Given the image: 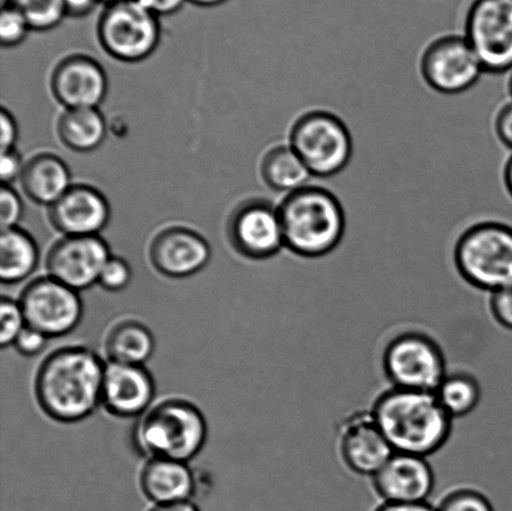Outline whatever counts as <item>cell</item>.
Returning <instances> with one entry per match:
<instances>
[{"mask_svg":"<svg viewBox=\"0 0 512 511\" xmlns=\"http://www.w3.org/2000/svg\"><path fill=\"white\" fill-rule=\"evenodd\" d=\"M383 368L391 387L435 393L448 367L440 345L428 334L405 332L391 339L384 350Z\"/></svg>","mask_w":512,"mask_h":511,"instance_id":"ba28073f","label":"cell"},{"mask_svg":"<svg viewBox=\"0 0 512 511\" xmlns=\"http://www.w3.org/2000/svg\"><path fill=\"white\" fill-rule=\"evenodd\" d=\"M160 37L159 17L138 0L108 4L100 15L99 43L120 62H143L158 48Z\"/></svg>","mask_w":512,"mask_h":511,"instance_id":"52a82bcc","label":"cell"},{"mask_svg":"<svg viewBox=\"0 0 512 511\" xmlns=\"http://www.w3.org/2000/svg\"><path fill=\"white\" fill-rule=\"evenodd\" d=\"M24 204L20 195L10 187L3 185L0 192V224L2 230L17 228L20 220L23 219Z\"/></svg>","mask_w":512,"mask_h":511,"instance_id":"1f68e13d","label":"cell"},{"mask_svg":"<svg viewBox=\"0 0 512 511\" xmlns=\"http://www.w3.org/2000/svg\"><path fill=\"white\" fill-rule=\"evenodd\" d=\"M150 262L164 277L184 279L202 272L212 259L207 239L185 227H170L154 238Z\"/></svg>","mask_w":512,"mask_h":511,"instance_id":"e0dca14e","label":"cell"},{"mask_svg":"<svg viewBox=\"0 0 512 511\" xmlns=\"http://www.w3.org/2000/svg\"><path fill=\"white\" fill-rule=\"evenodd\" d=\"M371 484L383 503H425L435 489V474L428 458L394 453Z\"/></svg>","mask_w":512,"mask_h":511,"instance_id":"9a60e30c","label":"cell"},{"mask_svg":"<svg viewBox=\"0 0 512 511\" xmlns=\"http://www.w3.org/2000/svg\"><path fill=\"white\" fill-rule=\"evenodd\" d=\"M490 310L496 324L512 333V285L490 294Z\"/></svg>","mask_w":512,"mask_h":511,"instance_id":"d6a6232c","label":"cell"},{"mask_svg":"<svg viewBox=\"0 0 512 511\" xmlns=\"http://www.w3.org/2000/svg\"><path fill=\"white\" fill-rule=\"evenodd\" d=\"M0 123H2V153L15 149L18 140V124L15 122L13 114L7 108L2 109L0 113Z\"/></svg>","mask_w":512,"mask_h":511,"instance_id":"8d00e7d4","label":"cell"},{"mask_svg":"<svg viewBox=\"0 0 512 511\" xmlns=\"http://www.w3.org/2000/svg\"><path fill=\"white\" fill-rule=\"evenodd\" d=\"M110 257L109 245L99 235L63 237L50 248L45 264L50 277L82 292L98 284Z\"/></svg>","mask_w":512,"mask_h":511,"instance_id":"5bb4252c","label":"cell"},{"mask_svg":"<svg viewBox=\"0 0 512 511\" xmlns=\"http://www.w3.org/2000/svg\"><path fill=\"white\" fill-rule=\"evenodd\" d=\"M149 511H200L197 504H194L192 500L190 502L165 504V505H154Z\"/></svg>","mask_w":512,"mask_h":511,"instance_id":"60d3db41","label":"cell"},{"mask_svg":"<svg viewBox=\"0 0 512 511\" xmlns=\"http://www.w3.org/2000/svg\"><path fill=\"white\" fill-rule=\"evenodd\" d=\"M495 133L500 142L512 152V100L504 105L496 115Z\"/></svg>","mask_w":512,"mask_h":511,"instance_id":"d590c367","label":"cell"},{"mask_svg":"<svg viewBox=\"0 0 512 511\" xmlns=\"http://www.w3.org/2000/svg\"><path fill=\"white\" fill-rule=\"evenodd\" d=\"M30 29L27 20L13 4L2 8L0 13V44L3 48H13L22 44Z\"/></svg>","mask_w":512,"mask_h":511,"instance_id":"f546056e","label":"cell"},{"mask_svg":"<svg viewBox=\"0 0 512 511\" xmlns=\"http://www.w3.org/2000/svg\"><path fill=\"white\" fill-rule=\"evenodd\" d=\"M138 2L157 17H163V15L177 13L188 0H138Z\"/></svg>","mask_w":512,"mask_h":511,"instance_id":"74e56055","label":"cell"},{"mask_svg":"<svg viewBox=\"0 0 512 511\" xmlns=\"http://www.w3.org/2000/svg\"><path fill=\"white\" fill-rule=\"evenodd\" d=\"M58 134L65 147L90 153L107 137V122L98 108L67 109L59 119Z\"/></svg>","mask_w":512,"mask_h":511,"instance_id":"cb8c5ba5","label":"cell"},{"mask_svg":"<svg viewBox=\"0 0 512 511\" xmlns=\"http://www.w3.org/2000/svg\"><path fill=\"white\" fill-rule=\"evenodd\" d=\"M79 293L50 275L33 280L19 298L27 325L50 339L72 333L84 314Z\"/></svg>","mask_w":512,"mask_h":511,"instance_id":"30bf717a","label":"cell"},{"mask_svg":"<svg viewBox=\"0 0 512 511\" xmlns=\"http://www.w3.org/2000/svg\"><path fill=\"white\" fill-rule=\"evenodd\" d=\"M49 339L48 335L27 325L15 340L13 347L23 357L34 358L47 348Z\"/></svg>","mask_w":512,"mask_h":511,"instance_id":"836d02e7","label":"cell"},{"mask_svg":"<svg viewBox=\"0 0 512 511\" xmlns=\"http://www.w3.org/2000/svg\"><path fill=\"white\" fill-rule=\"evenodd\" d=\"M438 511H495L493 503L479 490L460 488L445 495Z\"/></svg>","mask_w":512,"mask_h":511,"instance_id":"f1b7e54d","label":"cell"},{"mask_svg":"<svg viewBox=\"0 0 512 511\" xmlns=\"http://www.w3.org/2000/svg\"><path fill=\"white\" fill-rule=\"evenodd\" d=\"M105 367L94 350L82 345L54 350L39 365L34 380L42 412L64 424L88 419L102 405Z\"/></svg>","mask_w":512,"mask_h":511,"instance_id":"6da1fadb","label":"cell"},{"mask_svg":"<svg viewBox=\"0 0 512 511\" xmlns=\"http://www.w3.org/2000/svg\"><path fill=\"white\" fill-rule=\"evenodd\" d=\"M435 394L446 413L458 419L468 417L479 407L483 390L473 374L453 372L446 374Z\"/></svg>","mask_w":512,"mask_h":511,"instance_id":"484cf974","label":"cell"},{"mask_svg":"<svg viewBox=\"0 0 512 511\" xmlns=\"http://www.w3.org/2000/svg\"><path fill=\"white\" fill-rule=\"evenodd\" d=\"M112 210L105 195L87 184H73L49 207V220L64 237L99 235L107 227Z\"/></svg>","mask_w":512,"mask_h":511,"instance_id":"d6986e66","label":"cell"},{"mask_svg":"<svg viewBox=\"0 0 512 511\" xmlns=\"http://www.w3.org/2000/svg\"><path fill=\"white\" fill-rule=\"evenodd\" d=\"M155 380L145 365L107 363L102 407L117 418L138 419L154 404Z\"/></svg>","mask_w":512,"mask_h":511,"instance_id":"2e32d148","label":"cell"},{"mask_svg":"<svg viewBox=\"0 0 512 511\" xmlns=\"http://www.w3.org/2000/svg\"><path fill=\"white\" fill-rule=\"evenodd\" d=\"M371 410L396 453L428 458L444 448L453 432L454 419L435 393L391 387Z\"/></svg>","mask_w":512,"mask_h":511,"instance_id":"7a4b0ae2","label":"cell"},{"mask_svg":"<svg viewBox=\"0 0 512 511\" xmlns=\"http://www.w3.org/2000/svg\"><path fill=\"white\" fill-rule=\"evenodd\" d=\"M100 0H63L67 15L73 18H82L92 13Z\"/></svg>","mask_w":512,"mask_h":511,"instance_id":"f35d334b","label":"cell"},{"mask_svg":"<svg viewBox=\"0 0 512 511\" xmlns=\"http://www.w3.org/2000/svg\"><path fill=\"white\" fill-rule=\"evenodd\" d=\"M504 183L506 189H508V192L512 197V154L511 157L508 159V162H506L505 164Z\"/></svg>","mask_w":512,"mask_h":511,"instance_id":"b9f144b4","label":"cell"},{"mask_svg":"<svg viewBox=\"0 0 512 511\" xmlns=\"http://www.w3.org/2000/svg\"><path fill=\"white\" fill-rule=\"evenodd\" d=\"M25 164L17 150H8L2 153L0 159V177H2L3 185H10L15 180L22 178Z\"/></svg>","mask_w":512,"mask_h":511,"instance_id":"e575fe53","label":"cell"},{"mask_svg":"<svg viewBox=\"0 0 512 511\" xmlns=\"http://www.w3.org/2000/svg\"><path fill=\"white\" fill-rule=\"evenodd\" d=\"M509 93L511 95V100H512V70L510 72V79H509Z\"/></svg>","mask_w":512,"mask_h":511,"instance_id":"f6af8a7d","label":"cell"},{"mask_svg":"<svg viewBox=\"0 0 512 511\" xmlns=\"http://www.w3.org/2000/svg\"><path fill=\"white\" fill-rule=\"evenodd\" d=\"M285 248L299 257L315 259L333 253L343 242L346 217L338 197L311 185L286 195L279 205Z\"/></svg>","mask_w":512,"mask_h":511,"instance_id":"3957f363","label":"cell"},{"mask_svg":"<svg viewBox=\"0 0 512 511\" xmlns=\"http://www.w3.org/2000/svg\"><path fill=\"white\" fill-rule=\"evenodd\" d=\"M465 38L485 73L512 70V0H474L465 18Z\"/></svg>","mask_w":512,"mask_h":511,"instance_id":"9c48e42d","label":"cell"},{"mask_svg":"<svg viewBox=\"0 0 512 511\" xmlns=\"http://www.w3.org/2000/svg\"><path fill=\"white\" fill-rule=\"evenodd\" d=\"M420 72L435 92L455 95L473 88L485 70L465 35L449 34L426 47Z\"/></svg>","mask_w":512,"mask_h":511,"instance_id":"8fae6325","label":"cell"},{"mask_svg":"<svg viewBox=\"0 0 512 511\" xmlns=\"http://www.w3.org/2000/svg\"><path fill=\"white\" fill-rule=\"evenodd\" d=\"M50 87L65 109L98 108L107 97L108 78L97 60L74 54L55 67Z\"/></svg>","mask_w":512,"mask_h":511,"instance_id":"ac0fdd59","label":"cell"},{"mask_svg":"<svg viewBox=\"0 0 512 511\" xmlns=\"http://www.w3.org/2000/svg\"><path fill=\"white\" fill-rule=\"evenodd\" d=\"M133 270L127 260L110 257L100 273L98 284L110 293H120L132 283Z\"/></svg>","mask_w":512,"mask_h":511,"instance_id":"4dcf8cb0","label":"cell"},{"mask_svg":"<svg viewBox=\"0 0 512 511\" xmlns=\"http://www.w3.org/2000/svg\"><path fill=\"white\" fill-rule=\"evenodd\" d=\"M139 484L145 498L154 505L190 502L197 492L193 469L189 463L175 459H148Z\"/></svg>","mask_w":512,"mask_h":511,"instance_id":"ffe728a7","label":"cell"},{"mask_svg":"<svg viewBox=\"0 0 512 511\" xmlns=\"http://www.w3.org/2000/svg\"><path fill=\"white\" fill-rule=\"evenodd\" d=\"M229 242L244 258L265 260L285 248L279 208L264 199H249L230 215Z\"/></svg>","mask_w":512,"mask_h":511,"instance_id":"4fadbf2b","label":"cell"},{"mask_svg":"<svg viewBox=\"0 0 512 511\" xmlns=\"http://www.w3.org/2000/svg\"><path fill=\"white\" fill-rule=\"evenodd\" d=\"M454 262L461 278L479 290L495 293L512 285V227L480 222L460 235Z\"/></svg>","mask_w":512,"mask_h":511,"instance_id":"5b68a950","label":"cell"},{"mask_svg":"<svg viewBox=\"0 0 512 511\" xmlns=\"http://www.w3.org/2000/svg\"><path fill=\"white\" fill-rule=\"evenodd\" d=\"M289 145L303 159L313 177L343 172L353 158L354 143L343 119L328 110H310L296 119Z\"/></svg>","mask_w":512,"mask_h":511,"instance_id":"8992f818","label":"cell"},{"mask_svg":"<svg viewBox=\"0 0 512 511\" xmlns=\"http://www.w3.org/2000/svg\"><path fill=\"white\" fill-rule=\"evenodd\" d=\"M188 2L194 5H198V7L212 8L218 7V5H222L225 2H228V0H188Z\"/></svg>","mask_w":512,"mask_h":511,"instance_id":"7bdbcfd3","label":"cell"},{"mask_svg":"<svg viewBox=\"0 0 512 511\" xmlns=\"http://www.w3.org/2000/svg\"><path fill=\"white\" fill-rule=\"evenodd\" d=\"M261 177L275 192L288 195L308 187L313 174L290 145H279L266 153Z\"/></svg>","mask_w":512,"mask_h":511,"instance_id":"d4e9b609","label":"cell"},{"mask_svg":"<svg viewBox=\"0 0 512 511\" xmlns=\"http://www.w3.org/2000/svg\"><path fill=\"white\" fill-rule=\"evenodd\" d=\"M336 448L346 469L370 479L395 453L371 409L355 410L341 420L336 429Z\"/></svg>","mask_w":512,"mask_h":511,"instance_id":"7c38bea8","label":"cell"},{"mask_svg":"<svg viewBox=\"0 0 512 511\" xmlns=\"http://www.w3.org/2000/svg\"><path fill=\"white\" fill-rule=\"evenodd\" d=\"M12 4L23 14L30 29L37 32L57 28L67 17L63 0H12Z\"/></svg>","mask_w":512,"mask_h":511,"instance_id":"4316f807","label":"cell"},{"mask_svg":"<svg viewBox=\"0 0 512 511\" xmlns=\"http://www.w3.org/2000/svg\"><path fill=\"white\" fill-rule=\"evenodd\" d=\"M24 193L33 202L52 207L72 188V174L67 163L58 155L42 153L25 164L20 178Z\"/></svg>","mask_w":512,"mask_h":511,"instance_id":"44dd1931","label":"cell"},{"mask_svg":"<svg viewBox=\"0 0 512 511\" xmlns=\"http://www.w3.org/2000/svg\"><path fill=\"white\" fill-rule=\"evenodd\" d=\"M133 445L147 459L190 463L207 444L208 423L197 405L182 398L154 403L133 428Z\"/></svg>","mask_w":512,"mask_h":511,"instance_id":"277c9868","label":"cell"},{"mask_svg":"<svg viewBox=\"0 0 512 511\" xmlns=\"http://www.w3.org/2000/svg\"><path fill=\"white\" fill-rule=\"evenodd\" d=\"M374 511H438V508L425 503H383Z\"/></svg>","mask_w":512,"mask_h":511,"instance_id":"ab89813d","label":"cell"},{"mask_svg":"<svg viewBox=\"0 0 512 511\" xmlns=\"http://www.w3.org/2000/svg\"><path fill=\"white\" fill-rule=\"evenodd\" d=\"M12 4V0H0V7L4 8L7 5Z\"/></svg>","mask_w":512,"mask_h":511,"instance_id":"ee69618b","label":"cell"},{"mask_svg":"<svg viewBox=\"0 0 512 511\" xmlns=\"http://www.w3.org/2000/svg\"><path fill=\"white\" fill-rule=\"evenodd\" d=\"M155 347L157 343L152 330L133 319L115 324L105 340L109 363L145 365L152 359Z\"/></svg>","mask_w":512,"mask_h":511,"instance_id":"7402d4cb","label":"cell"},{"mask_svg":"<svg viewBox=\"0 0 512 511\" xmlns=\"http://www.w3.org/2000/svg\"><path fill=\"white\" fill-rule=\"evenodd\" d=\"M0 347L7 349L13 347L15 340L23 329L27 327L22 307L19 300L3 297L0 302Z\"/></svg>","mask_w":512,"mask_h":511,"instance_id":"83f0119b","label":"cell"},{"mask_svg":"<svg viewBox=\"0 0 512 511\" xmlns=\"http://www.w3.org/2000/svg\"><path fill=\"white\" fill-rule=\"evenodd\" d=\"M39 258L38 244L32 235L19 227L2 230L0 279L3 284L24 282L38 268Z\"/></svg>","mask_w":512,"mask_h":511,"instance_id":"603a6c76","label":"cell"},{"mask_svg":"<svg viewBox=\"0 0 512 511\" xmlns=\"http://www.w3.org/2000/svg\"><path fill=\"white\" fill-rule=\"evenodd\" d=\"M100 2H104L107 4H113V3L123 2V0H100Z\"/></svg>","mask_w":512,"mask_h":511,"instance_id":"bcb514c9","label":"cell"}]
</instances>
